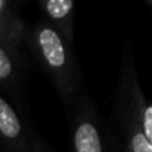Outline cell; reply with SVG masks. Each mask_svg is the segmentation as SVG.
<instances>
[{"label":"cell","instance_id":"cell-1","mask_svg":"<svg viewBox=\"0 0 152 152\" xmlns=\"http://www.w3.org/2000/svg\"><path fill=\"white\" fill-rule=\"evenodd\" d=\"M24 43L63 102L67 106L73 103L81 87V73L72 43L46 21L36 23L26 33Z\"/></svg>","mask_w":152,"mask_h":152},{"label":"cell","instance_id":"cell-2","mask_svg":"<svg viewBox=\"0 0 152 152\" xmlns=\"http://www.w3.org/2000/svg\"><path fill=\"white\" fill-rule=\"evenodd\" d=\"M116 110L125 152H152V106L140 87L130 43L125 45L122 54Z\"/></svg>","mask_w":152,"mask_h":152},{"label":"cell","instance_id":"cell-3","mask_svg":"<svg viewBox=\"0 0 152 152\" xmlns=\"http://www.w3.org/2000/svg\"><path fill=\"white\" fill-rule=\"evenodd\" d=\"M72 148L73 152H110L94 104L87 97L75 112Z\"/></svg>","mask_w":152,"mask_h":152},{"label":"cell","instance_id":"cell-4","mask_svg":"<svg viewBox=\"0 0 152 152\" xmlns=\"http://www.w3.org/2000/svg\"><path fill=\"white\" fill-rule=\"evenodd\" d=\"M0 143L8 152H36V145L33 143L24 121L2 93H0Z\"/></svg>","mask_w":152,"mask_h":152},{"label":"cell","instance_id":"cell-5","mask_svg":"<svg viewBox=\"0 0 152 152\" xmlns=\"http://www.w3.org/2000/svg\"><path fill=\"white\" fill-rule=\"evenodd\" d=\"M0 93L15 100L24 94V61L21 49L0 46Z\"/></svg>","mask_w":152,"mask_h":152},{"label":"cell","instance_id":"cell-6","mask_svg":"<svg viewBox=\"0 0 152 152\" xmlns=\"http://www.w3.org/2000/svg\"><path fill=\"white\" fill-rule=\"evenodd\" d=\"M39 6L45 15V21L52 26L69 43L73 45V0H42L39 2Z\"/></svg>","mask_w":152,"mask_h":152},{"label":"cell","instance_id":"cell-7","mask_svg":"<svg viewBox=\"0 0 152 152\" xmlns=\"http://www.w3.org/2000/svg\"><path fill=\"white\" fill-rule=\"evenodd\" d=\"M26 26L11 2L0 0V46L21 49L26 39Z\"/></svg>","mask_w":152,"mask_h":152}]
</instances>
